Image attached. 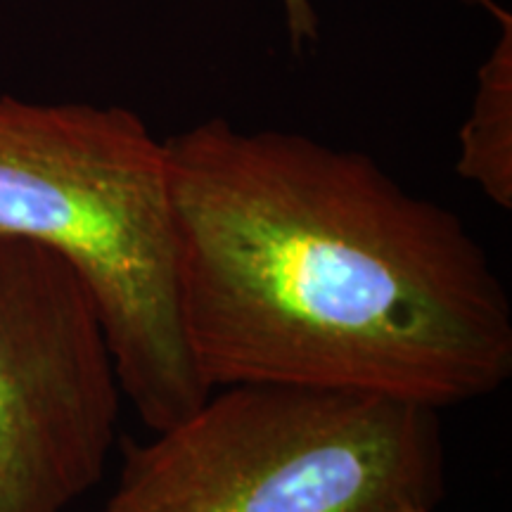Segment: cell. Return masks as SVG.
I'll return each instance as SVG.
<instances>
[{"mask_svg":"<svg viewBox=\"0 0 512 512\" xmlns=\"http://www.w3.org/2000/svg\"><path fill=\"white\" fill-rule=\"evenodd\" d=\"M185 342L209 389L439 408L512 375V306L456 211L373 157L214 117L164 138Z\"/></svg>","mask_w":512,"mask_h":512,"instance_id":"6da1fadb","label":"cell"},{"mask_svg":"<svg viewBox=\"0 0 512 512\" xmlns=\"http://www.w3.org/2000/svg\"><path fill=\"white\" fill-rule=\"evenodd\" d=\"M0 233L50 249L98 306L121 394L150 432L211 389L185 342L166 143L136 112L0 98Z\"/></svg>","mask_w":512,"mask_h":512,"instance_id":"7a4b0ae2","label":"cell"},{"mask_svg":"<svg viewBox=\"0 0 512 512\" xmlns=\"http://www.w3.org/2000/svg\"><path fill=\"white\" fill-rule=\"evenodd\" d=\"M439 411L283 384L211 389L126 444L98 512H415L444 496Z\"/></svg>","mask_w":512,"mask_h":512,"instance_id":"3957f363","label":"cell"},{"mask_svg":"<svg viewBox=\"0 0 512 512\" xmlns=\"http://www.w3.org/2000/svg\"><path fill=\"white\" fill-rule=\"evenodd\" d=\"M121 387L91 292L0 233V512H62L102 479Z\"/></svg>","mask_w":512,"mask_h":512,"instance_id":"277c9868","label":"cell"},{"mask_svg":"<svg viewBox=\"0 0 512 512\" xmlns=\"http://www.w3.org/2000/svg\"><path fill=\"white\" fill-rule=\"evenodd\" d=\"M489 10L498 38L479 67L475 102L458 133L456 169L496 207L512 209V15L496 3Z\"/></svg>","mask_w":512,"mask_h":512,"instance_id":"5b68a950","label":"cell"},{"mask_svg":"<svg viewBox=\"0 0 512 512\" xmlns=\"http://www.w3.org/2000/svg\"><path fill=\"white\" fill-rule=\"evenodd\" d=\"M285 10V24L290 31V41L294 48H302L306 43L318 41V12L311 0H280ZM470 5H486L491 8V0H460Z\"/></svg>","mask_w":512,"mask_h":512,"instance_id":"8992f818","label":"cell"},{"mask_svg":"<svg viewBox=\"0 0 512 512\" xmlns=\"http://www.w3.org/2000/svg\"><path fill=\"white\" fill-rule=\"evenodd\" d=\"M415 512H434V510H415Z\"/></svg>","mask_w":512,"mask_h":512,"instance_id":"52a82bcc","label":"cell"}]
</instances>
